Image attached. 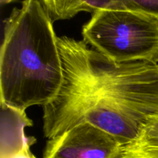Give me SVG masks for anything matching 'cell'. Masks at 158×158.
<instances>
[{"label":"cell","mask_w":158,"mask_h":158,"mask_svg":"<svg viewBox=\"0 0 158 158\" xmlns=\"http://www.w3.org/2000/svg\"><path fill=\"white\" fill-rule=\"evenodd\" d=\"M33 143L34 142H31V143H27L21 151H19V152L15 153V154H12V155L9 156V157L6 158H36L32 154V153L30 151V147Z\"/></svg>","instance_id":"obj_9"},{"label":"cell","mask_w":158,"mask_h":158,"mask_svg":"<svg viewBox=\"0 0 158 158\" xmlns=\"http://www.w3.org/2000/svg\"><path fill=\"white\" fill-rule=\"evenodd\" d=\"M123 144L89 123L73 127L48 140L43 158H122Z\"/></svg>","instance_id":"obj_4"},{"label":"cell","mask_w":158,"mask_h":158,"mask_svg":"<svg viewBox=\"0 0 158 158\" xmlns=\"http://www.w3.org/2000/svg\"><path fill=\"white\" fill-rule=\"evenodd\" d=\"M52 19L64 20L73 18L80 12H87L82 0H41Z\"/></svg>","instance_id":"obj_8"},{"label":"cell","mask_w":158,"mask_h":158,"mask_svg":"<svg viewBox=\"0 0 158 158\" xmlns=\"http://www.w3.org/2000/svg\"><path fill=\"white\" fill-rule=\"evenodd\" d=\"M53 19L41 0H23L5 20L0 54V103L26 111L58 94L63 66Z\"/></svg>","instance_id":"obj_2"},{"label":"cell","mask_w":158,"mask_h":158,"mask_svg":"<svg viewBox=\"0 0 158 158\" xmlns=\"http://www.w3.org/2000/svg\"><path fill=\"white\" fill-rule=\"evenodd\" d=\"M57 43L63 78L56 97L43 106L46 138L89 123L125 145L147 120L158 117V64L116 63L67 36Z\"/></svg>","instance_id":"obj_1"},{"label":"cell","mask_w":158,"mask_h":158,"mask_svg":"<svg viewBox=\"0 0 158 158\" xmlns=\"http://www.w3.org/2000/svg\"><path fill=\"white\" fill-rule=\"evenodd\" d=\"M15 0H0V3H1V6H3V5L9 4V3L13 2Z\"/></svg>","instance_id":"obj_10"},{"label":"cell","mask_w":158,"mask_h":158,"mask_svg":"<svg viewBox=\"0 0 158 158\" xmlns=\"http://www.w3.org/2000/svg\"><path fill=\"white\" fill-rule=\"evenodd\" d=\"M1 158H6L21 151L33 137L25 136L24 128L32 125L26 111L9 107L1 103Z\"/></svg>","instance_id":"obj_5"},{"label":"cell","mask_w":158,"mask_h":158,"mask_svg":"<svg viewBox=\"0 0 158 158\" xmlns=\"http://www.w3.org/2000/svg\"><path fill=\"white\" fill-rule=\"evenodd\" d=\"M83 41L116 63L158 64V19L128 11L97 9L83 26Z\"/></svg>","instance_id":"obj_3"},{"label":"cell","mask_w":158,"mask_h":158,"mask_svg":"<svg viewBox=\"0 0 158 158\" xmlns=\"http://www.w3.org/2000/svg\"><path fill=\"white\" fill-rule=\"evenodd\" d=\"M88 12L97 9L128 11L158 19V0H82Z\"/></svg>","instance_id":"obj_7"},{"label":"cell","mask_w":158,"mask_h":158,"mask_svg":"<svg viewBox=\"0 0 158 158\" xmlns=\"http://www.w3.org/2000/svg\"><path fill=\"white\" fill-rule=\"evenodd\" d=\"M122 158H158V117L147 120L137 137L123 145Z\"/></svg>","instance_id":"obj_6"}]
</instances>
